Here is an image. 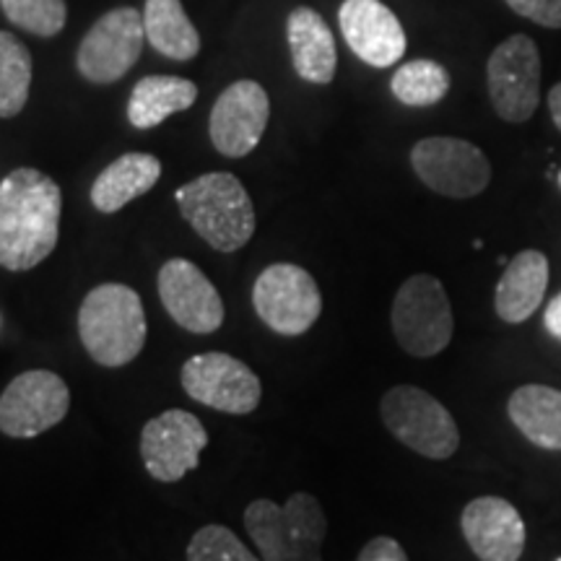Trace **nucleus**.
<instances>
[{
	"mask_svg": "<svg viewBox=\"0 0 561 561\" xmlns=\"http://www.w3.org/2000/svg\"><path fill=\"white\" fill-rule=\"evenodd\" d=\"M411 167L430 191L455 201L476 198L491 182L486 153L462 138H421L411 149Z\"/></svg>",
	"mask_w": 561,
	"mask_h": 561,
	"instance_id": "nucleus-9",
	"label": "nucleus"
},
{
	"mask_svg": "<svg viewBox=\"0 0 561 561\" xmlns=\"http://www.w3.org/2000/svg\"><path fill=\"white\" fill-rule=\"evenodd\" d=\"M198 100V87L180 76H146L133 87L128 121L133 128H157L170 115L191 110Z\"/></svg>",
	"mask_w": 561,
	"mask_h": 561,
	"instance_id": "nucleus-22",
	"label": "nucleus"
},
{
	"mask_svg": "<svg viewBox=\"0 0 561 561\" xmlns=\"http://www.w3.org/2000/svg\"><path fill=\"white\" fill-rule=\"evenodd\" d=\"M549 289V257L541 250H523L512 257L494 289V310L510 325L538 312Z\"/></svg>",
	"mask_w": 561,
	"mask_h": 561,
	"instance_id": "nucleus-19",
	"label": "nucleus"
},
{
	"mask_svg": "<svg viewBox=\"0 0 561 561\" xmlns=\"http://www.w3.org/2000/svg\"><path fill=\"white\" fill-rule=\"evenodd\" d=\"M557 561H561V557H559V559H557Z\"/></svg>",
	"mask_w": 561,
	"mask_h": 561,
	"instance_id": "nucleus-33",
	"label": "nucleus"
},
{
	"mask_svg": "<svg viewBox=\"0 0 561 561\" xmlns=\"http://www.w3.org/2000/svg\"><path fill=\"white\" fill-rule=\"evenodd\" d=\"M0 5L9 21L37 37H55L68 21L66 0H0Z\"/></svg>",
	"mask_w": 561,
	"mask_h": 561,
	"instance_id": "nucleus-26",
	"label": "nucleus"
},
{
	"mask_svg": "<svg viewBox=\"0 0 561 561\" xmlns=\"http://www.w3.org/2000/svg\"><path fill=\"white\" fill-rule=\"evenodd\" d=\"M380 416L392 437L424 458L447 460L458 453L460 432L453 413L426 390L396 385L382 396Z\"/></svg>",
	"mask_w": 561,
	"mask_h": 561,
	"instance_id": "nucleus-6",
	"label": "nucleus"
},
{
	"mask_svg": "<svg viewBox=\"0 0 561 561\" xmlns=\"http://www.w3.org/2000/svg\"><path fill=\"white\" fill-rule=\"evenodd\" d=\"M252 307L273 333L297 339L322 314L318 280L294 263H273L255 278Z\"/></svg>",
	"mask_w": 561,
	"mask_h": 561,
	"instance_id": "nucleus-7",
	"label": "nucleus"
},
{
	"mask_svg": "<svg viewBox=\"0 0 561 561\" xmlns=\"http://www.w3.org/2000/svg\"><path fill=\"white\" fill-rule=\"evenodd\" d=\"M390 91L405 107H432V104L445 100L447 91H450V73L434 60L403 62L392 73Z\"/></svg>",
	"mask_w": 561,
	"mask_h": 561,
	"instance_id": "nucleus-24",
	"label": "nucleus"
},
{
	"mask_svg": "<svg viewBox=\"0 0 561 561\" xmlns=\"http://www.w3.org/2000/svg\"><path fill=\"white\" fill-rule=\"evenodd\" d=\"M60 185L45 172L19 167L0 182V265L21 273L53 255L60 237Z\"/></svg>",
	"mask_w": 561,
	"mask_h": 561,
	"instance_id": "nucleus-1",
	"label": "nucleus"
},
{
	"mask_svg": "<svg viewBox=\"0 0 561 561\" xmlns=\"http://www.w3.org/2000/svg\"><path fill=\"white\" fill-rule=\"evenodd\" d=\"M32 89V55L11 32H0V117H16Z\"/></svg>",
	"mask_w": 561,
	"mask_h": 561,
	"instance_id": "nucleus-25",
	"label": "nucleus"
},
{
	"mask_svg": "<svg viewBox=\"0 0 561 561\" xmlns=\"http://www.w3.org/2000/svg\"><path fill=\"white\" fill-rule=\"evenodd\" d=\"M356 561H409V553L403 551V546L396 538L377 536L364 546Z\"/></svg>",
	"mask_w": 561,
	"mask_h": 561,
	"instance_id": "nucleus-29",
	"label": "nucleus"
},
{
	"mask_svg": "<svg viewBox=\"0 0 561 561\" xmlns=\"http://www.w3.org/2000/svg\"><path fill=\"white\" fill-rule=\"evenodd\" d=\"M286 37H289V50L294 70L301 81L325 87L335 79L339 68V53H335V39L325 19L310 5H299L286 19Z\"/></svg>",
	"mask_w": 561,
	"mask_h": 561,
	"instance_id": "nucleus-18",
	"label": "nucleus"
},
{
	"mask_svg": "<svg viewBox=\"0 0 561 561\" xmlns=\"http://www.w3.org/2000/svg\"><path fill=\"white\" fill-rule=\"evenodd\" d=\"M144 16L130 5L112 9L81 39L76 66L91 83H115L136 66L144 53Z\"/></svg>",
	"mask_w": 561,
	"mask_h": 561,
	"instance_id": "nucleus-12",
	"label": "nucleus"
},
{
	"mask_svg": "<svg viewBox=\"0 0 561 561\" xmlns=\"http://www.w3.org/2000/svg\"><path fill=\"white\" fill-rule=\"evenodd\" d=\"M182 219L216 252L231 255L255 234V206L234 174L208 172L174 193Z\"/></svg>",
	"mask_w": 561,
	"mask_h": 561,
	"instance_id": "nucleus-2",
	"label": "nucleus"
},
{
	"mask_svg": "<svg viewBox=\"0 0 561 561\" xmlns=\"http://www.w3.org/2000/svg\"><path fill=\"white\" fill-rule=\"evenodd\" d=\"M146 312L138 291L125 284H100L79 310V335L87 354L100 367H125L146 346Z\"/></svg>",
	"mask_w": 561,
	"mask_h": 561,
	"instance_id": "nucleus-3",
	"label": "nucleus"
},
{
	"mask_svg": "<svg viewBox=\"0 0 561 561\" xmlns=\"http://www.w3.org/2000/svg\"><path fill=\"white\" fill-rule=\"evenodd\" d=\"M244 528L263 561H322L328 520L320 502L297 491L284 507L271 500H255L244 510Z\"/></svg>",
	"mask_w": 561,
	"mask_h": 561,
	"instance_id": "nucleus-4",
	"label": "nucleus"
},
{
	"mask_svg": "<svg viewBox=\"0 0 561 561\" xmlns=\"http://www.w3.org/2000/svg\"><path fill=\"white\" fill-rule=\"evenodd\" d=\"M543 325H546V331H549L551 339H557L561 343V291L549 301V307H546Z\"/></svg>",
	"mask_w": 561,
	"mask_h": 561,
	"instance_id": "nucleus-30",
	"label": "nucleus"
},
{
	"mask_svg": "<svg viewBox=\"0 0 561 561\" xmlns=\"http://www.w3.org/2000/svg\"><path fill=\"white\" fill-rule=\"evenodd\" d=\"M180 382L193 401L231 416L252 413L263 401L261 377L248 364L221 351L187 359L180 371Z\"/></svg>",
	"mask_w": 561,
	"mask_h": 561,
	"instance_id": "nucleus-10",
	"label": "nucleus"
},
{
	"mask_svg": "<svg viewBox=\"0 0 561 561\" xmlns=\"http://www.w3.org/2000/svg\"><path fill=\"white\" fill-rule=\"evenodd\" d=\"M339 24L351 53L371 68H390L405 55L401 21L380 0H343Z\"/></svg>",
	"mask_w": 561,
	"mask_h": 561,
	"instance_id": "nucleus-16",
	"label": "nucleus"
},
{
	"mask_svg": "<svg viewBox=\"0 0 561 561\" xmlns=\"http://www.w3.org/2000/svg\"><path fill=\"white\" fill-rule=\"evenodd\" d=\"M507 413L533 445L561 450V390L549 385H523L510 396Z\"/></svg>",
	"mask_w": 561,
	"mask_h": 561,
	"instance_id": "nucleus-21",
	"label": "nucleus"
},
{
	"mask_svg": "<svg viewBox=\"0 0 561 561\" xmlns=\"http://www.w3.org/2000/svg\"><path fill=\"white\" fill-rule=\"evenodd\" d=\"M390 325L398 346L416 359H432L450 346L455 318L445 286L437 276L416 273L405 278L392 299Z\"/></svg>",
	"mask_w": 561,
	"mask_h": 561,
	"instance_id": "nucleus-5",
	"label": "nucleus"
},
{
	"mask_svg": "<svg viewBox=\"0 0 561 561\" xmlns=\"http://www.w3.org/2000/svg\"><path fill=\"white\" fill-rule=\"evenodd\" d=\"M271 100L257 81H237L221 91L210 110L208 133L214 149L229 159L255 151L268 128Z\"/></svg>",
	"mask_w": 561,
	"mask_h": 561,
	"instance_id": "nucleus-15",
	"label": "nucleus"
},
{
	"mask_svg": "<svg viewBox=\"0 0 561 561\" xmlns=\"http://www.w3.org/2000/svg\"><path fill=\"white\" fill-rule=\"evenodd\" d=\"M489 100L504 123H525L541 100V53L528 34H512L486 62Z\"/></svg>",
	"mask_w": 561,
	"mask_h": 561,
	"instance_id": "nucleus-8",
	"label": "nucleus"
},
{
	"mask_svg": "<svg viewBox=\"0 0 561 561\" xmlns=\"http://www.w3.org/2000/svg\"><path fill=\"white\" fill-rule=\"evenodd\" d=\"M140 458L159 483H178L198 468L208 447V432L191 411L170 409L151 419L140 432Z\"/></svg>",
	"mask_w": 561,
	"mask_h": 561,
	"instance_id": "nucleus-13",
	"label": "nucleus"
},
{
	"mask_svg": "<svg viewBox=\"0 0 561 561\" xmlns=\"http://www.w3.org/2000/svg\"><path fill=\"white\" fill-rule=\"evenodd\" d=\"M549 112H551L553 125L561 130V81L549 91Z\"/></svg>",
	"mask_w": 561,
	"mask_h": 561,
	"instance_id": "nucleus-31",
	"label": "nucleus"
},
{
	"mask_svg": "<svg viewBox=\"0 0 561 561\" xmlns=\"http://www.w3.org/2000/svg\"><path fill=\"white\" fill-rule=\"evenodd\" d=\"M517 16L546 26V30H561V0H504Z\"/></svg>",
	"mask_w": 561,
	"mask_h": 561,
	"instance_id": "nucleus-28",
	"label": "nucleus"
},
{
	"mask_svg": "<svg viewBox=\"0 0 561 561\" xmlns=\"http://www.w3.org/2000/svg\"><path fill=\"white\" fill-rule=\"evenodd\" d=\"M70 409V390L55 371L32 369L13 377L0 396V432L32 439L58 426Z\"/></svg>",
	"mask_w": 561,
	"mask_h": 561,
	"instance_id": "nucleus-11",
	"label": "nucleus"
},
{
	"mask_svg": "<svg viewBox=\"0 0 561 561\" xmlns=\"http://www.w3.org/2000/svg\"><path fill=\"white\" fill-rule=\"evenodd\" d=\"M460 528L481 561H520L525 551V523L515 504L502 496H479L468 502Z\"/></svg>",
	"mask_w": 561,
	"mask_h": 561,
	"instance_id": "nucleus-17",
	"label": "nucleus"
},
{
	"mask_svg": "<svg viewBox=\"0 0 561 561\" xmlns=\"http://www.w3.org/2000/svg\"><path fill=\"white\" fill-rule=\"evenodd\" d=\"M146 42L170 60H193L201 53V34L180 0H146Z\"/></svg>",
	"mask_w": 561,
	"mask_h": 561,
	"instance_id": "nucleus-23",
	"label": "nucleus"
},
{
	"mask_svg": "<svg viewBox=\"0 0 561 561\" xmlns=\"http://www.w3.org/2000/svg\"><path fill=\"white\" fill-rule=\"evenodd\" d=\"M187 561H261L227 525H203L187 546Z\"/></svg>",
	"mask_w": 561,
	"mask_h": 561,
	"instance_id": "nucleus-27",
	"label": "nucleus"
},
{
	"mask_svg": "<svg viewBox=\"0 0 561 561\" xmlns=\"http://www.w3.org/2000/svg\"><path fill=\"white\" fill-rule=\"evenodd\" d=\"M159 299L182 331L195 335L216 333L224 325V301L210 278L193 261L172 257L159 268Z\"/></svg>",
	"mask_w": 561,
	"mask_h": 561,
	"instance_id": "nucleus-14",
	"label": "nucleus"
},
{
	"mask_svg": "<svg viewBox=\"0 0 561 561\" xmlns=\"http://www.w3.org/2000/svg\"><path fill=\"white\" fill-rule=\"evenodd\" d=\"M161 178V161L151 153L130 151L104 167L91 185V203L100 214H117L130 201L140 198Z\"/></svg>",
	"mask_w": 561,
	"mask_h": 561,
	"instance_id": "nucleus-20",
	"label": "nucleus"
},
{
	"mask_svg": "<svg viewBox=\"0 0 561 561\" xmlns=\"http://www.w3.org/2000/svg\"><path fill=\"white\" fill-rule=\"evenodd\" d=\"M559 185H561V174H559Z\"/></svg>",
	"mask_w": 561,
	"mask_h": 561,
	"instance_id": "nucleus-32",
	"label": "nucleus"
}]
</instances>
